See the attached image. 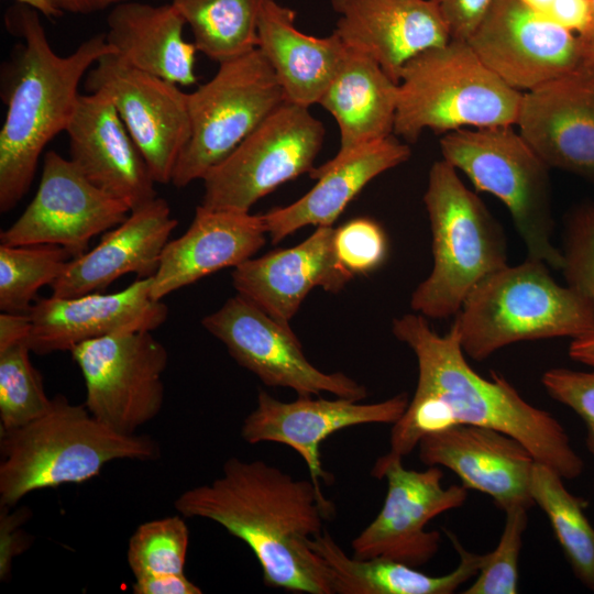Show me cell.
Listing matches in <instances>:
<instances>
[{
  "label": "cell",
  "instance_id": "4",
  "mask_svg": "<svg viewBox=\"0 0 594 594\" xmlns=\"http://www.w3.org/2000/svg\"><path fill=\"white\" fill-rule=\"evenodd\" d=\"M0 504L15 506L43 488L82 483L114 460H154L158 443L148 436L123 435L97 420L65 396L29 424L0 430Z\"/></svg>",
  "mask_w": 594,
  "mask_h": 594
},
{
  "label": "cell",
  "instance_id": "13",
  "mask_svg": "<svg viewBox=\"0 0 594 594\" xmlns=\"http://www.w3.org/2000/svg\"><path fill=\"white\" fill-rule=\"evenodd\" d=\"M201 324L266 386L290 388L298 396L329 393L358 402L367 397V388L348 375L324 373L312 365L290 327L239 294L204 317Z\"/></svg>",
  "mask_w": 594,
  "mask_h": 594
},
{
  "label": "cell",
  "instance_id": "45",
  "mask_svg": "<svg viewBox=\"0 0 594 594\" xmlns=\"http://www.w3.org/2000/svg\"><path fill=\"white\" fill-rule=\"evenodd\" d=\"M569 355L572 360L594 369V333L572 340Z\"/></svg>",
  "mask_w": 594,
  "mask_h": 594
},
{
  "label": "cell",
  "instance_id": "12",
  "mask_svg": "<svg viewBox=\"0 0 594 594\" xmlns=\"http://www.w3.org/2000/svg\"><path fill=\"white\" fill-rule=\"evenodd\" d=\"M371 475L386 480L387 493L377 516L353 539L352 556L415 568L428 563L439 551L441 535L426 530V525L436 516L461 507L469 488L457 484L443 487L439 466L407 470L403 458L388 452L375 461Z\"/></svg>",
  "mask_w": 594,
  "mask_h": 594
},
{
  "label": "cell",
  "instance_id": "44",
  "mask_svg": "<svg viewBox=\"0 0 594 594\" xmlns=\"http://www.w3.org/2000/svg\"><path fill=\"white\" fill-rule=\"evenodd\" d=\"M62 15L69 14H91L113 8L130 0H46Z\"/></svg>",
  "mask_w": 594,
  "mask_h": 594
},
{
  "label": "cell",
  "instance_id": "37",
  "mask_svg": "<svg viewBox=\"0 0 594 594\" xmlns=\"http://www.w3.org/2000/svg\"><path fill=\"white\" fill-rule=\"evenodd\" d=\"M562 274L566 285L590 299L594 308V204L583 201L566 216Z\"/></svg>",
  "mask_w": 594,
  "mask_h": 594
},
{
  "label": "cell",
  "instance_id": "23",
  "mask_svg": "<svg viewBox=\"0 0 594 594\" xmlns=\"http://www.w3.org/2000/svg\"><path fill=\"white\" fill-rule=\"evenodd\" d=\"M518 132L551 169L594 182V81L581 73L522 92Z\"/></svg>",
  "mask_w": 594,
  "mask_h": 594
},
{
  "label": "cell",
  "instance_id": "38",
  "mask_svg": "<svg viewBox=\"0 0 594 594\" xmlns=\"http://www.w3.org/2000/svg\"><path fill=\"white\" fill-rule=\"evenodd\" d=\"M333 242L339 261L353 275L374 271L387 253L383 229L367 218L353 219L336 229Z\"/></svg>",
  "mask_w": 594,
  "mask_h": 594
},
{
  "label": "cell",
  "instance_id": "2",
  "mask_svg": "<svg viewBox=\"0 0 594 594\" xmlns=\"http://www.w3.org/2000/svg\"><path fill=\"white\" fill-rule=\"evenodd\" d=\"M179 515L217 522L255 556L265 585L292 593L333 594L331 573L309 544L333 513L311 480H296L263 460L228 459L221 474L183 492Z\"/></svg>",
  "mask_w": 594,
  "mask_h": 594
},
{
  "label": "cell",
  "instance_id": "7",
  "mask_svg": "<svg viewBox=\"0 0 594 594\" xmlns=\"http://www.w3.org/2000/svg\"><path fill=\"white\" fill-rule=\"evenodd\" d=\"M522 92L506 85L468 42L451 40L410 59L398 82L393 134L415 143L424 130L516 125Z\"/></svg>",
  "mask_w": 594,
  "mask_h": 594
},
{
  "label": "cell",
  "instance_id": "29",
  "mask_svg": "<svg viewBox=\"0 0 594 594\" xmlns=\"http://www.w3.org/2000/svg\"><path fill=\"white\" fill-rule=\"evenodd\" d=\"M398 84L370 56L346 53L319 100L340 133L336 157L393 134Z\"/></svg>",
  "mask_w": 594,
  "mask_h": 594
},
{
  "label": "cell",
  "instance_id": "22",
  "mask_svg": "<svg viewBox=\"0 0 594 594\" xmlns=\"http://www.w3.org/2000/svg\"><path fill=\"white\" fill-rule=\"evenodd\" d=\"M334 230L332 226L317 227L296 246L242 262L231 274L237 294L290 327L292 318L312 288L338 293L354 277L336 254Z\"/></svg>",
  "mask_w": 594,
  "mask_h": 594
},
{
  "label": "cell",
  "instance_id": "16",
  "mask_svg": "<svg viewBox=\"0 0 594 594\" xmlns=\"http://www.w3.org/2000/svg\"><path fill=\"white\" fill-rule=\"evenodd\" d=\"M130 212L124 202L91 184L70 158L48 151L35 196L0 232V244H54L76 257L87 252L94 237L114 228Z\"/></svg>",
  "mask_w": 594,
  "mask_h": 594
},
{
  "label": "cell",
  "instance_id": "46",
  "mask_svg": "<svg viewBox=\"0 0 594 594\" xmlns=\"http://www.w3.org/2000/svg\"><path fill=\"white\" fill-rule=\"evenodd\" d=\"M583 57L579 73L594 81V40L583 41Z\"/></svg>",
  "mask_w": 594,
  "mask_h": 594
},
{
  "label": "cell",
  "instance_id": "27",
  "mask_svg": "<svg viewBox=\"0 0 594 594\" xmlns=\"http://www.w3.org/2000/svg\"><path fill=\"white\" fill-rule=\"evenodd\" d=\"M295 19L290 8L264 0L257 21V48L271 65L285 101L309 108L319 102L346 47L334 32L327 37L300 32Z\"/></svg>",
  "mask_w": 594,
  "mask_h": 594
},
{
  "label": "cell",
  "instance_id": "48",
  "mask_svg": "<svg viewBox=\"0 0 594 594\" xmlns=\"http://www.w3.org/2000/svg\"><path fill=\"white\" fill-rule=\"evenodd\" d=\"M521 1L525 2L530 9H532L534 11H536L537 13L546 18L548 12L552 8V6L558 0H521Z\"/></svg>",
  "mask_w": 594,
  "mask_h": 594
},
{
  "label": "cell",
  "instance_id": "25",
  "mask_svg": "<svg viewBox=\"0 0 594 594\" xmlns=\"http://www.w3.org/2000/svg\"><path fill=\"white\" fill-rule=\"evenodd\" d=\"M262 215L199 205L186 232L168 241L153 275L151 295L168 294L252 257L265 243Z\"/></svg>",
  "mask_w": 594,
  "mask_h": 594
},
{
  "label": "cell",
  "instance_id": "5",
  "mask_svg": "<svg viewBox=\"0 0 594 594\" xmlns=\"http://www.w3.org/2000/svg\"><path fill=\"white\" fill-rule=\"evenodd\" d=\"M453 323L464 354L484 361L516 342L592 334L594 308L582 293L558 284L546 263L527 257L482 280Z\"/></svg>",
  "mask_w": 594,
  "mask_h": 594
},
{
  "label": "cell",
  "instance_id": "15",
  "mask_svg": "<svg viewBox=\"0 0 594 594\" xmlns=\"http://www.w3.org/2000/svg\"><path fill=\"white\" fill-rule=\"evenodd\" d=\"M84 84L86 92H102L111 99L154 180L169 184L190 136L188 94L114 53L99 58Z\"/></svg>",
  "mask_w": 594,
  "mask_h": 594
},
{
  "label": "cell",
  "instance_id": "34",
  "mask_svg": "<svg viewBox=\"0 0 594 594\" xmlns=\"http://www.w3.org/2000/svg\"><path fill=\"white\" fill-rule=\"evenodd\" d=\"M28 342L0 350V430L14 429L42 416L52 398L31 362Z\"/></svg>",
  "mask_w": 594,
  "mask_h": 594
},
{
  "label": "cell",
  "instance_id": "17",
  "mask_svg": "<svg viewBox=\"0 0 594 594\" xmlns=\"http://www.w3.org/2000/svg\"><path fill=\"white\" fill-rule=\"evenodd\" d=\"M409 404L406 393L374 404L337 397L327 399L298 396L282 402L260 389L256 407L244 418L242 439L255 444L276 442L296 451L305 461L310 480L321 487L331 480L320 461V443L331 435L349 427L369 424H395Z\"/></svg>",
  "mask_w": 594,
  "mask_h": 594
},
{
  "label": "cell",
  "instance_id": "19",
  "mask_svg": "<svg viewBox=\"0 0 594 594\" xmlns=\"http://www.w3.org/2000/svg\"><path fill=\"white\" fill-rule=\"evenodd\" d=\"M417 448L425 465L451 470L462 485L491 496L504 512L514 505H535L529 482L536 460L504 432L455 425L422 437Z\"/></svg>",
  "mask_w": 594,
  "mask_h": 594
},
{
  "label": "cell",
  "instance_id": "36",
  "mask_svg": "<svg viewBox=\"0 0 594 594\" xmlns=\"http://www.w3.org/2000/svg\"><path fill=\"white\" fill-rule=\"evenodd\" d=\"M529 507L514 505L505 510L506 519L496 548L483 554L475 581L464 594H516L519 581V557Z\"/></svg>",
  "mask_w": 594,
  "mask_h": 594
},
{
  "label": "cell",
  "instance_id": "21",
  "mask_svg": "<svg viewBox=\"0 0 594 594\" xmlns=\"http://www.w3.org/2000/svg\"><path fill=\"white\" fill-rule=\"evenodd\" d=\"M330 1L345 47L370 56L397 84L410 59L452 40L436 0Z\"/></svg>",
  "mask_w": 594,
  "mask_h": 594
},
{
  "label": "cell",
  "instance_id": "20",
  "mask_svg": "<svg viewBox=\"0 0 594 594\" xmlns=\"http://www.w3.org/2000/svg\"><path fill=\"white\" fill-rule=\"evenodd\" d=\"M66 132L72 162L97 188L131 210L157 197L147 163L107 95L80 94Z\"/></svg>",
  "mask_w": 594,
  "mask_h": 594
},
{
  "label": "cell",
  "instance_id": "39",
  "mask_svg": "<svg viewBox=\"0 0 594 594\" xmlns=\"http://www.w3.org/2000/svg\"><path fill=\"white\" fill-rule=\"evenodd\" d=\"M541 383L549 396L571 408L586 428V448L594 459V369L575 371L554 367L546 371Z\"/></svg>",
  "mask_w": 594,
  "mask_h": 594
},
{
  "label": "cell",
  "instance_id": "30",
  "mask_svg": "<svg viewBox=\"0 0 594 594\" xmlns=\"http://www.w3.org/2000/svg\"><path fill=\"white\" fill-rule=\"evenodd\" d=\"M447 535L460 561L452 572L439 576L397 561L349 557L327 530L309 544L329 568L333 594H451L477 575L483 554L465 550L454 535Z\"/></svg>",
  "mask_w": 594,
  "mask_h": 594
},
{
  "label": "cell",
  "instance_id": "41",
  "mask_svg": "<svg viewBox=\"0 0 594 594\" xmlns=\"http://www.w3.org/2000/svg\"><path fill=\"white\" fill-rule=\"evenodd\" d=\"M496 0H436L451 38L468 41Z\"/></svg>",
  "mask_w": 594,
  "mask_h": 594
},
{
  "label": "cell",
  "instance_id": "1",
  "mask_svg": "<svg viewBox=\"0 0 594 594\" xmlns=\"http://www.w3.org/2000/svg\"><path fill=\"white\" fill-rule=\"evenodd\" d=\"M392 331L415 353L418 381L405 413L393 424L389 454L404 458L429 433L471 425L515 438L564 480L582 475L584 462L559 420L525 400L502 374H477L465 359L455 323L441 336L425 316L406 314L394 319Z\"/></svg>",
  "mask_w": 594,
  "mask_h": 594
},
{
  "label": "cell",
  "instance_id": "42",
  "mask_svg": "<svg viewBox=\"0 0 594 594\" xmlns=\"http://www.w3.org/2000/svg\"><path fill=\"white\" fill-rule=\"evenodd\" d=\"M135 594H200L201 588L183 574L153 575L135 579Z\"/></svg>",
  "mask_w": 594,
  "mask_h": 594
},
{
  "label": "cell",
  "instance_id": "43",
  "mask_svg": "<svg viewBox=\"0 0 594 594\" xmlns=\"http://www.w3.org/2000/svg\"><path fill=\"white\" fill-rule=\"evenodd\" d=\"M31 320L28 312H7L0 315V350L14 343L28 342Z\"/></svg>",
  "mask_w": 594,
  "mask_h": 594
},
{
  "label": "cell",
  "instance_id": "18",
  "mask_svg": "<svg viewBox=\"0 0 594 594\" xmlns=\"http://www.w3.org/2000/svg\"><path fill=\"white\" fill-rule=\"evenodd\" d=\"M153 276L138 278L111 294L37 298L28 311L29 346L36 354L72 351L78 344L112 334L153 331L168 314L151 295Z\"/></svg>",
  "mask_w": 594,
  "mask_h": 594
},
{
  "label": "cell",
  "instance_id": "32",
  "mask_svg": "<svg viewBox=\"0 0 594 594\" xmlns=\"http://www.w3.org/2000/svg\"><path fill=\"white\" fill-rule=\"evenodd\" d=\"M264 0H172L189 25L197 51L218 64L257 47Z\"/></svg>",
  "mask_w": 594,
  "mask_h": 594
},
{
  "label": "cell",
  "instance_id": "31",
  "mask_svg": "<svg viewBox=\"0 0 594 594\" xmlns=\"http://www.w3.org/2000/svg\"><path fill=\"white\" fill-rule=\"evenodd\" d=\"M563 477L536 461L530 496L546 514L575 578L594 592V527L585 515L587 502L572 494Z\"/></svg>",
  "mask_w": 594,
  "mask_h": 594
},
{
  "label": "cell",
  "instance_id": "24",
  "mask_svg": "<svg viewBox=\"0 0 594 594\" xmlns=\"http://www.w3.org/2000/svg\"><path fill=\"white\" fill-rule=\"evenodd\" d=\"M177 226L167 201L156 197L131 210L118 226L103 233L89 252L73 257L51 285L56 297H76L106 289L119 277L135 274L151 277Z\"/></svg>",
  "mask_w": 594,
  "mask_h": 594
},
{
  "label": "cell",
  "instance_id": "47",
  "mask_svg": "<svg viewBox=\"0 0 594 594\" xmlns=\"http://www.w3.org/2000/svg\"><path fill=\"white\" fill-rule=\"evenodd\" d=\"M19 4L29 6L37 10L42 15L46 18H58L62 14L54 9L46 0H12Z\"/></svg>",
  "mask_w": 594,
  "mask_h": 594
},
{
  "label": "cell",
  "instance_id": "6",
  "mask_svg": "<svg viewBox=\"0 0 594 594\" xmlns=\"http://www.w3.org/2000/svg\"><path fill=\"white\" fill-rule=\"evenodd\" d=\"M424 204L433 266L410 306L426 318L442 319L455 316L482 280L508 265L507 243L499 222L443 158L429 169Z\"/></svg>",
  "mask_w": 594,
  "mask_h": 594
},
{
  "label": "cell",
  "instance_id": "9",
  "mask_svg": "<svg viewBox=\"0 0 594 594\" xmlns=\"http://www.w3.org/2000/svg\"><path fill=\"white\" fill-rule=\"evenodd\" d=\"M284 102L283 89L257 47L220 63L210 80L188 94L190 136L170 184L182 188L202 179Z\"/></svg>",
  "mask_w": 594,
  "mask_h": 594
},
{
  "label": "cell",
  "instance_id": "26",
  "mask_svg": "<svg viewBox=\"0 0 594 594\" xmlns=\"http://www.w3.org/2000/svg\"><path fill=\"white\" fill-rule=\"evenodd\" d=\"M411 150L394 134L315 167L316 185L286 207L262 215L266 233L277 243L307 226H332L349 202L376 176L409 160Z\"/></svg>",
  "mask_w": 594,
  "mask_h": 594
},
{
  "label": "cell",
  "instance_id": "49",
  "mask_svg": "<svg viewBox=\"0 0 594 594\" xmlns=\"http://www.w3.org/2000/svg\"><path fill=\"white\" fill-rule=\"evenodd\" d=\"M591 20L586 32L583 35H579L584 42L594 40V0H590Z\"/></svg>",
  "mask_w": 594,
  "mask_h": 594
},
{
  "label": "cell",
  "instance_id": "11",
  "mask_svg": "<svg viewBox=\"0 0 594 594\" xmlns=\"http://www.w3.org/2000/svg\"><path fill=\"white\" fill-rule=\"evenodd\" d=\"M70 353L85 382L84 405L97 420L119 433L136 435L160 414L168 354L151 331L89 340Z\"/></svg>",
  "mask_w": 594,
  "mask_h": 594
},
{
  "label": "cell",
  "instance_id": "8",
  "mask_svg": "<svg viewBox=\"0 0 594 594\" xmlns=\"http://www.w3.org/2000/svg\"><path fill=\"white\" fill-rule=\"evenodd\" d=\"M513 127L444 133L440 139L442 158L463 172L476 190L495 196L506 206L528 258L561 271L562 252L552 242L550 168Z\"/></svg>",
  "mask_w": 594,
  "mask_h": 594
},
{
  "label": "cell",
  "instance_id": "28",
  "mask_svg": "<svg viewBox=\"0 0 594 594\" xmlns=\"http://www.w3.org/2000/svg\"><path fill=\"white\" fill-rule=\"evenodd\" d=\"M186 22L172 4L127 1L111 8L106 40L132 67L180 86L197 81L196 45L184 37Z\"/></svg>",
  "mask_w": 594,
  "mask_h": 594
},
{
  "label": "cell",
  "instance_id": "14",
  "mask_svg": "<svg viewBox=\"0 0 594 594\" xmlns=\"http://www.w3.org/2000/svg\"><path fill=\"white\" fill-rule=\"evenodd\" d=\"M506 85L520 92L580 70L583 41L521 0H496L466 41Z\"/></svg>",
  "mask_w": 594,
  "mask_h": 594
},
{
  "label": "cell",
  "instance_id": "35",
  "mask_svg": "<svg viewBox=\"0 0 594 594\" xmlns=\"http://www.w3.org/2000/svg\"><path fill=\"white\" fill-rule=\"evenodd\" d=\"M189 530L182 515L141 524L128 542L127 560L135 579L183 574Z\"/></svg>",
  "mask_w": 594,
  "mask_h": 594
},
{
  "label": "cell",
  "instance_id": "40",
  "mask_svg": "<svg viewBox=\"0 0 594 594\" xmlns=\"http://www.w3.org/2000/svg\"><path fill=\"white\" fill-rule=\"evenodd\" d=\"M12 506L0 504V580L7 581L11 574L14 558L31 546V536L23 529L30 518L26 507L10 510Z\"/></svg>",
  "mask_w": 594,
  "mask_h": 594
},
{
  "label": "cell",
  "instance_id": "10",
  "mask_svg": "<svg viewBox=\"0 0 594 594\" xmlns=\"http://www.w3.org/2000/svg\"><path fill=\"white\" fill-rule=\"evenodd\" d=\"M324 133L309 108L285 101L206 174L201 206L249 212L278 186L315 168Z\"/></svg>",
  "mask_w": 594,
  "mask_h": 594
},
{
  "label": "cell",
  "instance_id": "33",
  "mask_svg": "<svg viewBox=\"0 0 594 594\" xmlns=\"http://www.w3.org/2000/svg\"><path fill=\"white\" fill-rule=\"evenodd\" d=\"M73 258L54 244H0V309L28 312L38 289L52 285Z\"/></svg>",
  "mask_w": 594,
  "mask_h": 594
},
{
  "label": "cell",
  "instance_id": "3",
  "mask_svg": "<svg viewBox=\"0 0 594 594\" xmlns=\"http://www.w3.org/2000/svg\"><path fill=\"white\" fill-rule=\"evenodd\" d=\"M40 12L15 3L8 31L22 40L1 66L0 95L7 106L0 130V211L13 209L29 191L47 143L66 131L79 99V85L102 56L114 53L106 34L84 41L72 54L54 52Z\"/></svg>",
  "mask_w": 594,
  "mask_h": 594
}]
</instances>
